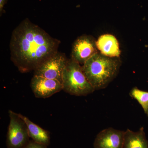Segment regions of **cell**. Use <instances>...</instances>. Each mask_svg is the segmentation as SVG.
Returning <instances> with one entry per match:
<instances>
[{
    "mask_svg": "<svg viewBox=\"0 0 148 148\" xmlns=\"http://www.w3.org/2000/svg\"><path fill=\"white\" fill-rule=\"evenodd\" d=\"M18 115L26 123L29 137L32 138V140L47 147L49 145L50 138V133L49 131L35 124L27 117L21 114H18Z\"/></svg>",
    "mask_w": 148,
    "mask_h": 148,
    "instance_id": "cell-10",
    "label": "cell"
},
{
    "mask_svg": "<svg viewBox=\"0 0 148 148\" xmlns=\"http://www.w3.org/2000/svg\"><path fill=\"white\" fill-rule=\"evenodd\" d=\"M31 87L37 98H49L63 90V84L60 82L36 75H34L32 78Z\"/></svg>",
    "mask_w": 148,
    "mask_h": 148,
    "instance_id": "cell-7",
    "label": "cell"
},
{
    "mask_svg": "<svg viewBox=\"0 0 148 148\" xmlns=\"http://www.w3.org/2000/svg\"><path fill=\"white\" fill-rule=\"evenodd\" d=\"M60 42L26 18L12 34L10 45L11 59L21 73L34 71L58 52Z\"/></svg>",
    "mask_w": 148,
    "mask_h": 148,
    "instance_id": "cell-1",
    "label": "cell"
},
{
    "mask_svg": "<svg viewBox=\"0 0 148 148\" xmlns=\"http://www.w3.org/2000/svg\"><path fill=\"white\" fill-rule=\"evenodd\" d=\"M121 62L98 52L83 64L84 75L95 90L106 88L118 74Z\"/></svg>",
    "mask_w": 148,
    "mask_h": 148,
    "instance_id": "cell-2",
    "label": "cell"
},
{
    "mask_svg": "<svg viewBox=\"0 0 148 148\" xmlns=\"http://www.w3.org/2000/svg\"><path fill=\"white\" fill-rule=\"evenodd\" d=\"M22 148H47V146L39 144L32 140L29 141V143Z\"/></svg>",
    "mask_w": 148,
    "mask_h": 148,
    "instance_id": "cell-13",
    "label": "cell"
},
{
    "mask_svg": "<svg viewBox=\"0 0 148 148\" xmlns=\"http://www.w3.org/2000/svg\"><path fill=\"white\" fill-rule=\"evenodd\" d=\"M68 61L64 54L57 52L35 69L34 75L56 80L62 84L63 72Z\"/></svg>",
    "mask_w": 148,
    "mask_h": 148,
    "instance_id": "cell-5",
    "label": "cell"
},
{
    "mask_svg": "<svg viewBox=\"0 0 148 148\" xmlns=\"http://www.w3.org/2000/svg\"><path fill=\"white\" fill-rule=\"evenodd\" d=\"M123 148H148L144 127H141L137 132L128 129L125 131Z\"/></svg>",
    "mask_w": 148,
    "mask_h": 148,
    "instance_id": "cell-11",
    "label": "cell"
},
{
    "mask_svg": "<svg viewBox=\"0 0 148 148\" xmlns=\"http://www.w3.org/2000/svg\"><path fill=\"white\" fill-rule=\"evenodd\" d=\"M130 95L135 99L142 106L145 114L148 118V92L140 90L138 87L132 88Z\"/></svg>",
    "mask_w": 148,
    "mask_h": 148,
    "instance_id": "cell-12",
    "label": "cell"
},
{
    "mask_svg": "<svg viewBox=\"0 0 148 148\" xmlns=\"http://www.w3.org/2000/svg\"><path fill=\"white\" fill-rule=\"evenodd\" d=\"M63 90L70 95L86 96L95 90L83 71L80 64L68 60L62 77Z\"/></svg>",
    "mask_w": 148,
    "mask_h": 148,
    "instance_id": "cell-3",
    "label": "cell"
},
{
    "mask_svg": "<svg viewBox=\"0 0 148 148\" xmlns=\"http://www.w3.org/2000/svg\"><path fill=\"white\" fill-rule=\"evenodd\" d=\"M125 131L106 128L99 132L94 141V148H123Z\"/></svg>",
    "mask_w": 148,
    "mask_h": 148,
    "instance_id": "cell-8",
    "label": "cell"
},
{
    "mask_svg": "<svg viewBox=\"0 0 148 148\" xmlns=\"http://www.w3.org/2000/svg\"><path fill=\"white\" fill-rule=\"evenodd\" d=\"M10 123L7 135V148H22L29 143V132L26 123L13 111L9 110Z\"/></svg>",
    "mask_w": 148,
    "mask_h": 148,
    "instance_id": "cell-4",
    "label": "cell"
},
{
    "mask_svg": "<svg viewBox=\"0 0 148 148\" xmlns=\"http://www.w3.org/2000/svg\"><path fill=\"white\" fill-rule=\"evenodd\" d=\"M98 52L95 39L91 36L83 35L78 37L74 42L71 58L83 65Z\"/></svg>",
    "mask_w": 148,
    "mask_h": 148,
    "instance_id": "cell-6",
    "label": "cell"
},
{
    "mask_svg": "<svg viewBox=\"0 0 148 148\" xmlns=\"http://www.w3.org/2000/svg\"><path fill=\"white\" fill-rule=\"evenodd\" d=\"M8 0H0V13L1 15L3 13V9L4 5L6 3Z\"/></svg>",
    "mask_w": 148,
    "mask_h": 148,
    "instance_id": "cell-14",
    "label": "cell"
},
{
    "mask_svg": "<svg viewBox=\"0 0 148 148\" xmlns=\"http://www.w3.org/2000/svg\"><path fill=\"white\" fill-rule=\"evenodd\" d=\"M99 52L111 58H119L121 54L119 43L113 35L106 34L100 36L96 41Z\"/></svg>",
    "mask_w": 148,
    "mask_h": 148,
    "instance_id": "cell-9",
    "label": "cell"
}]
</instances>
